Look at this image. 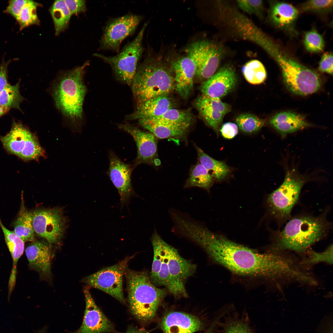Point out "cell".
<instances>
[{
	"instance_id": "f5cc1de1",
	"label": "cell",
	"mask_w": 333,
	"mask_h": 333,
	"mask_svg": "<svg viewBox=\"0 0 333 333\" xmlns=\"http://www.w3.org/2000/svg\"><path fill=\"white\" fill-rule=\"evenodd\" d=\"M39 333H45L44 332H43L41 331L40 332V331L39 332Z\"/></svg>"
},
{
	"instance_id": "484cf974",
	"label": "cell",
	"mask_w": 333,
	"mask_h": 333,
	"mask_svg": "<svg viewBox=\"0 0 333 333\" xmlns=\"http://www.w3.org/2000/svg\"><path fill=\"white\" fill-rule=\"evenodd\" d=\"M298 10L289 3L282 2H274L269 11V17L277 27L290 31L298 15Z\"/></svg>"
},
{
	"instance_id": "f6af8a7d",
	"label": "cell",
	"mask_w": 333,
	"mask_h": 333,
	"mask_svg": "<svg viewBox=\"0 0 333 333\" xmlns=\"http://www.w3.org/2000/svg\"><path fill=\"white\" fill-rule=\"evenodd\" d=\"M333 55L331 52L324 53L319 62L318 69L323 72L333 74Z\"/></svg>"
},
{
	"instance_id": "52a82bcc",
	"label": "cell",
	"mask_w": 333,
	"mask_h": 333,
	"mask_svg": "<svg viewBox=\"0 0 333 333\" xmlns=\"http://www.w3.org/2000/svg\"><path fill=\"white\" fill-rule=\"evenodd\" d=\"M280 67L284 83L292 93L307 96L320 88L321 79L315 72L300 64L284 51L273 41L265 48Z\"/></svg>"
},
{
	"instance_id": "7bdbcfd3",
	"label": "cell",
	"mask_w": 333,
	"mask_h": 333,
	"mask_svg": "<svg viewBox=\"0 0 333 333\" xmlns=\"http://www.w3.org/2000/svg\"><path fill=\"white\" fill-rule=\"evenodd\" d=\"M27 0H11L8 2V5L3 11L4 13L10 14L16 20L19 13Z\"/></svg>"
},
{
	"instance_id": "603a6c76",
	"label": "cell",
	"mask_w": 333,
	"mask_h": 333,
	"mask_svg": "<svg viewBox=\"0 0 333 333\" xmlns=\"http://www.w3.org/2000/svg\"><path fill=\"white\" fill-rule=\"evenodd\" d=\"M270 125L282 136L311 126L302 115L291 111L279 113L269 120Z\"/></svg>"
},
{
	"instance_id": "d4e9b609",
	"label": "cell",
	"mask_w": 333,
	"mask_h": 333,
	"mask_svg": "<svg viewBox=\"0 0 333 333\" xmlns=\"http://www.w3.org/2000/svg\"><path fill=\"white\" fill-rule=\"evenodd\" d=\"M138 121L142 127L155 137L161 139L182 137L188 128L155 119H142Z\"/></svg>"
},
{
	"instance_id": "30bf717a",
	"label": "cell",
	"mask_w": 333,
	"mask_h": 333,
	"mask_svg": "<svg viewBox=\"0 0 333 333\" xmlns=\"http://www.w3.org/2000/svg\"><path fill=\"white\" fill-rule=\"evenodd\" d=\"M185 52L195 64L196 74L200 79L206 80L215 73L223 54V49L220 46L206 40L192 43L186 48Z\"/></svg>"
},
{
	"instance_id": "277c9868",
	"label": "cell",
	"mask_w": 333,
	"mask_h": 333,
	"mask_svg": "<svg viewBox=\"0 0 333 333\" xmlns=\"http://www.w3.org/2000/svg\"><path fill=\"white\" fill-rule=\"evenodd\" d=\"M88 64L87 61L82 66L63 72L52 87L51 93L56 107L74 125H79L83 119V104L87 92L83 77Z\"/></svg>"
},
{
	"instance_id": "836d02e7",
	"label": "cell",
	"mask_w": 333,
	"mask_h": 333,
	"mask_svg": "<svg viewBox=\"0 0 333 333\" xmlns=\"http://www.w3.org/2000/svg\"><path fill=\"white\" fill-rule=\"evenodd\" d=\"M242 72L247 82L253 84L263 83L267 77L266 71L264 65L256 60L247 62L242 67Z\"/></svg>"
},
{
	"instance_id": "8fae6325",
	"label": "cell",
	"mask_w": 333,
	"mask_h": 333,
	"mask_svg": "<svg viewBox=\"0 0 333 333\" xmlns=\"http://www.w3.org/2000/svg\"><path fill=\"white\" fill-rule=\"evenodd\" d=\"M130 259L127 258L113 265L101 269L85 277L82 281L89 286L101 290L125 304L123 278Z\"/></svg>"
},
{
	"instance_id": "e0dca14e",
	"label": "cell",
	"mask_w": 333,
	"mask_h": 333,
	"mask_svg": "<svg viewBox=\"0 0 333 333\" xmlns=\"http://www.w3.org/2000/svg\"><path fill=\"white\" fill-rule=\"evenodd\" d=\"M118 126L130 134L136 142L138 152L135 163L138 164L152 163L157 151L155 136L150 132H145L128 123L118 124Z\"/></svg>"
},
{
	"instance_id": "ffe728a7",
	"label": "cell",
	"mask_w": 333,
	"mask_h": 333,
	"mask_svg": "<svg viewBox=\"0 0 333 333\" xmlns=\"http://www.w3.org/2000/svg\"><path fill=\"white\" fill-rule=\"evenodd\" d=\"M175 76V89L184 98H187L193 87L196 68L193 61L187 56L177 59L172 64Z\"/></svg>"
},
{
	"instance_id": "7a4b0ae2",
	"label": "cell",
	"mask_w": 333,
	"mask_h": 333,
	"mask_svg": "<svg viewBox=\"0 0 333 333\" xmlns=\"http://www.w3.org/2000/svg\"><path fill=\"white\" fill-rule=\"evenodd\" d=\"M151 240L154 258L150 281L154 285L165 286L175 298L187 297L185 281L195 272V265L180 256L177 249L162 239L155 228Z\"/></svg>"
},
{
	"instance_id": "74e56055",
	"label": "cell",
	"mask_w": 333,
	"mask_h": 333,
	"mask_svg": "<svg viewBox=\"0 0 333 333\" xmlns=\"http://www.w3.org/2000/svg\"><path fill=\"white\" fill-rule=\"evenodd\" d=\"M45 154L44 150L40 145L37 137L31 132L19 157L24 161L37 160L40 157H44Z\"/></svg>"
},
{
	"instance_id": "ee69618b",
	"label": "cell",
	"mask_w": 333,
	"mask_h": 333,
	"mask_svg": "<svg viewBox=\"0 0 333 333\" xmlns=\"http://www.w3.org/2000/svg\"><path fill=\"white\" fill-rule=\"evenodd\" d=\"M229 312V310L225 307L217 310L215 314L210 326L204 333H217L219 322Z\"/></svg>"
},
{
	"instance_id": "3957f363",
	"label": "cell",
	"mask_w": 333,
	"mask_h": 333,
	"mask_svg": "<svg viewBox=\"0 0 333 333\" xmlns=\"http://www.w3.org/2000/svg\"><path fill=\"white\" fill-rule=\"evenodd\" d=\"M330 224L323 215H305L291 219L274 237L273 251L290 250L303 252L326 234Z\"/></svg>"
},
{
	"instance_id": "c3c4849f",
	"label": "cell",
	"mask_w": 333,
	"mask_h": 333,
	"mask_svg": "<svg viewBox=\"0 0 333 333\" xmlns=\"http://www.w3.org/2000/svg\"><path fill=\"white\" fill-rule=\"evenodd\" d=\"M316 333H333V316L330 314L325 316L319 323Z\"/></svg>"
},
{
	"instance_id": "681fc988",
	"label": "cell",
	"mask_w": 333,
	"mask_h": 333,
	"mask_svg": "<svg viewBox=\"0 0 333 333\" xmlns=\"http://www.w3.org/2000/svg\"><path fill=\"white\" fill-rule=\"evenodd\" d=\"M14 60H4V57L0 64V92L8 84V67L9 64Z\"/></svg>"
},
{
	"instance_id": "cb8c5ba5",
	"label": "cell",
	"mask_w": 333,
	"mask_h": 333,
	"mask_svg": "<svg viewBox=\"0 0 333 333\" xmlns=\"http://www.w3.org/2000/svg\"><path fill=\"white\" fill-rule=\"evenodd\" d=\"M217 333H258L252 326L248 313L233 311L225 315L218 324Z\"/></svg>"
},
{
	"instance_id": "6da1fadb",
	"label": "cell",
	"mask_w": 333,
	"mask_h": 333,
	"mask_svg": "<svg viewBox=\"0 0 333 333\" xmlns=\"http://www.w3.org/2000/svg\"><path fill=\"white\" fill-rule=\"evenodd\" d=\"M197 244L213 260L237 274L282 279L291 270L288 257L277 252L258 253L208 229Z\"/></svg>"
},
{
	"instance_id": "7402d4cb",
	"label": "cell",
	"mask_w": 333,
	"mask_h": 333,
	"mask_svg": "<svg viewBox=\"0 0 333 333\" xmlns=\"http://www.w3.org/2000/svg\"><path fill=\"white\" fill-rule=\"evenodd\" d=\"M171 99L168 95L148 100L138 105L133 113L126 116L128 120H139L158 117L173 108Z\"/></svg>"
},
{
	"instance_id": "9a60e30c",
	"label": "cell",
	"mask_w": 333,
	"mask_h": 333,
	"mask_svg": "<svg viewBox=\"0 0 333 333\" xmlns=\"http://www.w3.org/2000/svg\"><path fill=\"white\" fill-rule=\"evenodd\" d=\"M108 175L119 193L122 206L127 204L131 197L135 195L131 182L132 168L113 152L109 156Z\"/></svg>"
},
{
	"instance_id": "bcb514c9",
	"label": "cell",
	"mask_w": 333,
	"mask_h": 333,
	"mask_svg": "<svg viewBox=\"0 0 333 333\" xmlns=\"http://www.w3.org/2000/svg\"><path fill=\"white\" fill-rule=\"evenodd\" d=\"M64 1L72 15L84 13L86 10L85 0H65Z\"/></svg>"
},
{
	"instance_id": "2e32d148",
	"label": "cell",
	"mask_w": 333,
	"mask_h": 333,
	"mask_svg": "<svg viewBox=\"0 0 333 333\" xmlns=\"http://www.w3.org/2000/svg\"><path fill=\"white\" fill-rule=\"evenodd\" d=\"M237 81L234 68L229 65H226L203 83L201 91L203 95L220 99L234 88Z\"/></svg>"
},
{
	"instance_id": "d590c367",
	"label": "cell",
	"mask_w": 333,
	"mask_h": 333,
	"mask_svg": "<svg viewBox=\"0 0 333 333\" xmlns=\"http://www.w3.org/2000/svg\"><path fill=\"white\" fill-rule=\"evenodd\" d=\"M238 127L242 131L253 133L259 131L264 125L265 121L252 114L242 113L236 119Z\"/></svg>"
},
{
	"instance_id": "7c38bea8",
	"label": "cell",
	"mask_w": 333,
	"mask_h": 333,
	"mask_svg": "<svg viewBox=\"0 0 333 333\" xmlns=\"http://www.w3.org/2000/svg\"><path fill=\"white\" fill-rule=\"evenodd\" d=\"M35 232L50 244L60 242L64 234L66 220L59 208L37 209L31 212Z\"/></svg>"
},
{
	"instance_id": "816d5d0a",
	"label": "cell",
	"mask_w": 333,
	"mask_h": 333,
	"mask_svg": "<svg viewBox=\"0 0 333 333\" xmlns=\"http://www.w3.org/2000/svg\"><path fill=\"white\" fill-rule=\"evenodd\" d=\"M7 111L0 105V117L3 115Z\"/></svg>"
},
{
	"instance_id": "8992f818",
	"label": "cell",
	"mask_w": 333,
	"mask_h": 333,
	"mask_svg": "<svg viewBox=\"0 0 333 333\" xmlns=\"http://www.w3.org/2000/svg\"><path fill=\"white\" fill-rule=\"evenodd\" d=\"M131 85L137 105L152 98L168 95L175 88L174 77L168 68L151 57L138 66Z\"/></svg>"
},
{
	"instance_id": "1f68e13d",
	"label": "cell",
	"mask_w": 333,
	"mask_h": 333,
	"mask_svg": "<svg viewBox=\"0 0 333 333\" xmlns=\"http://www.w3.org/2000/svg\"><path fill=\"white\" fill-rule=\"evenodd\" d=\"M54 25L55 34L59 35L67 27L72 14L64 0H56L50 9Z\"/></svg>"
},
{
	"instance_id": "7dc6e473",
	"label": "cell",
	"mask_w": 333,
	"mask_h": 333,
	"mask_svg": "<svg viewBox=\"0 0 333 333\" xmlns=\"http://www.w3.org/2000/svg\"><path fill=\"white\" fill-rule=\"evenodd\" d=\"M222 136L225 138L232 139L234 138L238 132V127L236 124L231 122L224 124L220 130Z\"/></svg>"
},
{
	"instance_id": "f907efd6",
	"label": "cell",
	"mask_w": 333,
	"mask_h": 333,
	"mask_svg": "<svg viewBox=\"0 0 333 333\" xmlns=\"http://www.w3.org/2000/svg\"><path fill=\"white\" fill-rule=\"evenodd\" d=\"M123 333H149L145 329L139 328L134 327H130Z\"/></svg>"
},
{
	"instance_id": "9c48e42d",
	"label": "cell",
	"mask_w": 333,
	"mask_h": 333,
	"mask_svg": "<svg viewBox=\"0 0 333 333\" xmlns=\"http://www.w3.org/2000/svg\"><path fill=\"white\" fill-rule=\"evenodd\" d=\"M305 183L303 178L294 172L286 173L283 183L269 195L267 199L270 212L274 217L282 220L290 217Z\"/></svg>"
},
{
	"instance_id": "44dd1931",
	"label": "cell",
	"mask_w": 333,
	"mask_h": 333,
	"mask_svg": "<svg viewBox=\"0 0 333 333\" xmlns=\"http://www.w3.org/2000/svg\"><path fill=\"white\" fill-rule=\"evenodd\" d=\"M195 105L206 123L217 132L224 117L231 109L229 105L220 99L203 95L198 98Z\"/></svg>"
},
{
	"instance_id": "83f0119b",
	"label": "cell",
	"mask_w": 333,
	"mask_h": 333,
	"mask_svg": "<svg viewBox=\"0 0 333 333\" xmlns=\"http://www.w3.org/2000/svg\"><path fill=\"white\" fill-rule=\"evenodd\" d=\"M14 226V231L24 242L35 241L31 212H29L25 207L23 194L21 195L20 208Z\"/></svg>"
},
{
	"instance_id": "8d00e7d4",
	"label": "cell",
	"mask_w": 333,
	"mask_h": 333,
	"mask_svg": "<svg viewBox=\"0 0 333 333\" xmlns=\"http://www.w3.org/2000/svg\"><path fill=\"white\" fill-rule=\"evenodd\" d=\"M153 119L188 128L191 122L192 117L189 111L172 108L161 116Z\"/></svg>"
},
{
	"instance_id": "d6986e66",
	"label": "cell",
	"mask_w": 333,
	"mask_h": 333,
	"mask_svg": "<svg viewBox=\"0 0 333 333\" xmlns=\"http://www.w3.org/2000/svg\"><path fill=\"white\" fill-rule=\"evenodd\" d=\"M25 253L30 267L38 272L41 279H51L52 254L49 246L35 240L26 248Z\"/></svg>"
},
{
	"instance_id": "ba28073f",
	"label": "cell",
	"mask_w": 333,
	"mask_h": 333,
	"mask_svg": "<svg viewBox=\"0 0 333 333\" xmlns=\"http://www.w3.org/2000/svg\"><path fill=\"white\" fill-rule=\"evenodd\" d=\"M147 26V23H144L135 39L127 44L117 55L107 56L98 53L94 54V56L109 64L117 78L128 85L132 84L138 62L143 51L142 41Z\"/></svg>"
},
{
	"instance_id": "5b68a950",
	"label": "cell",
	"mask_w": 333,
	"mask_h": 333,
	"mask_svg": "<svg viewBox=\"0 0 333 333\" xmlns=\"http://www.w3.org/2000/svg\"><path fill=\"white\" fill-rule=\"evenodd\" d=\"M125 273L131 314L142 323L150 322L166 296V290L156 287L145 272L126 270Z\"/></svg>"
},
{
	"instance_id": "ab89813d",
	"label": "cell",
	"mask_w": 333,
	"mask_h": 333,
	"mask_svg": "<svg viewBox=\"0 0 333 333\" xmlns=\"http://www.w3.org/2000/svg\"><path fill=\"white\" fill-rule=\"evenodd\" d=\"M333 245H330L325 251L317 252L310 251L302 264L313 265L320 262H325L329 264L333 263Z\"/></svg>"
},
{
	"instance_id": "5bb4252c",
	"label": "cell",
	"mask_w": 333,
	"mask_h": 333,
	"mask_svg": "<svg viewBox=\"0 0 333 333\" xmlns=\"http://www.w3.org/2000/svg\"><path fill=\"white\" fill-rule=\"evenodd\" d=\"M85 308L82 324L72 333H116L113 323L96 304L87 287L84 290Z\"/></svg>"
},
{
	"instance_id": "4dcf8cb0",
	"label": "cell",
	"mask_w": 333,
	"mask_h": 333,
	"mask_svg": "<svg viewBox=\"0 0 333 333\" xmlns=\"http://www.w3.org/2000/svg\"><path fill=\"white\" fill-rule=\"evenodd\" d=\"M213 183V178L199 162L191 168L185 188L197 187L209 191Z\"/></svg>"
},
{
	"instance_id": "4fadbf2b",
	"label": "cell",
	"mask_w": 333,
	"mask_h": 333,
	"mask_svg": "<svg viewBox=\"0 0 333 333\" xmlns=\"http://www.w3.org/2000/svg\"><path fill=\"white\" fill-rule=\"evenodd\" d=\"M142 19L140 15L129 14L109 20L103 30L100 48L119 51L122 41L134 33Z\"/></svg>"
},
{
	"instance_id": "60d3db41",
	"label": "cell",
	"mask_w": 333,
	"mask_h": 333,
	"mask_svg": "<svg viewBox=\"0 0 333 333\" xmlns=\"http://www.w3.org/2000/svg\"><path fill=\"white\" fill-rule=\"evenodd\" d=\"M332 0H311L304 2L301 6L303 12L323 13L330 11L332 8Z\"/></svg>"
},
{
	"instance_id": "ac0fdd59",
	"label": "cell",
	"mask_w": 333,
	"mask_h": 333,
	"mask_svg": "<svg viewBox=\"0 0 333 333\" xmlns=\"http://www.w3.org/2000/svg\"><path fill=\"white\" fill-rule=\"evenodd\" d=\"M204 323L196 316L179 311H172L162 318L161 327L164 333H193L203 330Z\"/></svg>"
},
{
	"instance_id": "f35d334b",
	"label": "cell",
	"mask_w": 333,
	"mask_h": 333,
	"mask_svg": "<svg viewBox=\"0 0 333 333\" xmlns=\"http://www.w3.org/2000/svg\"><path fill=\"white\" fill-rule=\"evenodd\" d=\"M304 43L306 49L308 51L312 52L322 51L324 46V42L322 36L314 29L306 33Z\"/></svg>"
},
{
	"instance_id": "e575fe53",
	"label": "cell",
	"mask_w": 333,
	"mask_h": 333,
	"mask_svg": "<svg viewBox=\"0 0 333 333\" xmlns=\"http://www.w3.org/2000/svg\"><path fill=\"white\" fill-rule=\"evenodd\" d=\"M40 5L39 3L33 1L27 0L16 20L19 25L20 31L33 25H39L40 21L37 15L36 10Z\"/></svg>"
},
{
	"instance_id": "f1b7e54d",
	"label": "cell",
	"mask_w": 333,
	"mask_h": 333,
	"mask_svg": "<svg viewBox=\"0 0 333 333\" xmlns=\"http://www.w3.org/2000/svg\"><path fill=\"white\" fill-rule=\"evenodd\" d=\"M199 162L206 169L213 178L219 180L224 179L229 169L224 162L216 160L209 156L200 148L196 146Z\"/></svg>"
},
{
	"instance_id": "f546056e",
	"label": "cell",
	"mask_w": 333,
	"mask_h": 333,
	"mask_svg": "<svg viewBox=\"0 0 333 333\" xmlns=\"http://www.w3.org/2000/svg\"><path fill=\"white\" fill-rule=\"evenodd\" d=\"M0 226L3 232L5 240L11 253L13 260V267L10 280H14L16 267L17 262L23 253L24 242L15 233L6 228L3 225L0 219Z\"/></svg>"
},
{
	"instance_id": "d6a6232c",
	"label": "cell",
	"mask_w": 333,
	"mask_h": 333,
	"mask_svg": "<svg viewBox=\"0 0 333 333\" xmlns=\"http://www.w3.org/2000/svg\"><path fill=\"white\" fill-rule=\"evenodd\" d=\"M20 82L14 85L8 84L0 92V105L7 111L11 109L21 110L20 105L24 100L19 91Z\"/></svg>"
},
{
	"instance_id": "b9f144b4",
	"label": "cell",
	"mask_w": 333,
	"mask_h": 333,
	"mask_svg": "<svg viewBox=\"0 0 333 333\" xmlns=\"http://www.w3.org/2000/svg\"><path fill=\"white\" fill-rule=\"evenodd\" d=\"M237 3L241 9L247 13L261 15L263 8L262 0H239Z\"/></svg>"
},
{
	"instance_id": "4316f807",
	"label": "cell",
	"mask_w": 333,
	"mask_h": 333,
	"mask_svg": "<svg viewBox=\"0 0 333 333\" xmlns=\"http://www.w3.org/2000/svg\"><path fill=\"white\" fill-rule=\"evenodd\" d=\"M31 132L22 124L14 121L9 132L0 140L6 150L19 157Z\"/></svg>"
}]
</instances>
